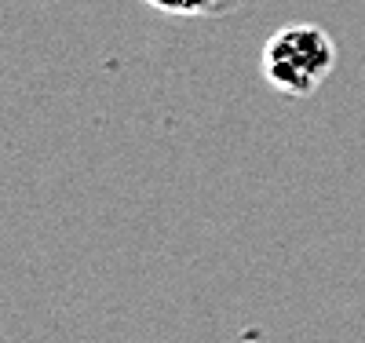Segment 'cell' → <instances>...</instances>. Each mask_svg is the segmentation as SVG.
Returning <instances> with one entry per match:
<instances>
[{
    "mask_svg": "<svg viewBox=\"0 0 365 343\" xmlns=\"http://www.w3.org/2000/svg\"><path fill=\"white\" fill-rule=\"evenodd\" d=\"M336 66V44L322 26L296 22L263 44V77L289 99H311Z\"/></svg>",
    "mask_w": 365,
    "mask_h": 343,
    "instance_id": "6da1fadb",
    "label": "cell"
},
{
    "mask_svg": "<svg viewBox=\"0 0 365 343\" xmlns=\"http://www.w3.org/2000/svg\"><path fill=\"white\" fill-rule=\"evenodd\" d=\"M146 4H154L165 15L194 19V15H227V11H234L241 4V0H146Z\"/></svg>",
    "mask_w": 365,
    "mask_h": 343,
    "instance_id": "7a4b0ae2",
    "label": "cell"
}]
</instances>
